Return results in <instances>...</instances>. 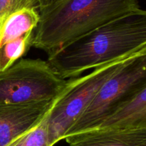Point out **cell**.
I'll list each match as a JSON object with an SVG mask.
<instances>
[{
  "label": "cell",
  "mask_w": 146,
  "mask_h": 146,
  "mask_svg": "<svg viewBox=\"0 0 146 146\" xmlns=\"http://www.w3.org/2000/svg\"><path fill=\"white\" fill-rule=\"evenodd\" d=\"M145 48L146 10L139 8L48 54L47 62L62 78H74Z\"/></svg>",
  "instance_id": "cell-1"
},
{
  "label": "cell",
  "mask_w": 146,
  "mask_h": 146,
  "mask_svg": "<svg viewBox=\"0 0 146 146\" xmlns=\"http://www.w3.org/2000/svg\"><path fill=\"white\" fill-rule=\"evenodd\" d=\"M139 8L138 0H57L39 9L32 46L51 54Z\"/></svg>",
  "instance_id": "cell-2"
},
{
  "label": "cell",
  "mask_w": 146,
  "mask_h": 146,
  "mask_svg": "<svg viewBox=\"0 0 146 146\" xmlns=\"http://www.w3.org/2000/svg\"><path fill=\"white\" fill-rule=\"evenodd\" d=\"M146 88V48L125 59L104 84L66 138L94 129Z\"/></svg>",
  "instance_id": "cell-3"
},
{
  "label": "cell",
  "mask_w": 146,
  "mask_h": 146,
  "mask_svg": "<svg viewBox=\"0 0 146 146\" xmlns=\"http://www.w3.org/2000/svg\"><path fill=\"white\" fill-rule=\"evenodd\" d=\"M68 83L47 61L21 58L0 71V103L26 104L51 101L64 91Z\"/></svg>",
  "instance_id": "cell-4"
},
{
  "label": "cell",
  "mask_w": 146,
  "mask_h": 146,
  "mask_svg": "<svg viewBox=\"0 0 146 146\" xmlns=\"http://www.w3.org/2000/svg\"><path fill=\"white\" fill-rule=\"evenodd\" d=\"M129 57L106 64L93 69L87 75L68 80L67 86L46 116L48 135L53 145L65 139L67 133L91 104L101 87Z\"/></svg>",
  "instance_id": "cell-5"
},
{
  "label": "cell",
  "mask_w": 146,
  "mask_h": 146,
  "mask_svg": "<svg viewBox=\"0 0 146 146\" xmlns=\"http://www.w3.org/2000/svg\"><path fill=\"white\" fill-rule=\"evenodd\" d=\"M57 98L26 104L0 103V146H7L39 124L53 108Z\"/></svg>",
  "instance_id": "cell-6"
},
{
  "label": "cell",
  "mask_w": 146,
  "mask_h": 146,
  "mask_svg": "<svg viewBox=\"0 0 146 146\" xmlns=\"http://www.w3.org/2000/svg\"><path fill=\"white\" fill-rule=\"evenodd\" d=\"M65 139L70 146H146V128L94 129Z\"/></svg>",
  "instance_id": "cell-7"
},
{
  "label": "cell",
  "mask_w": 146,
  "mask_h": 146,
  "mask_svg": "<svg viewBox=\"0 0 146 146\" xmlns=\"http://www.w3.org/2000/svg\"><path fill=\"white\" fill-rule=\"evenodd\" d=\"M135 128H146V88L94 129Z\"/></svg>",
  "instance_id": "cell-8"
},
{
  "label": "cell",
  "mask_w": 146,
  "mask_h": 146,
  "mask_svg": "<svg viewBox=\"0 0 146 146\" xmlns=\"http://www.w3.org/2000/svg\"><path fill=\"white\" fill-rule=\"evenodd\" d=\"M39 18V9L36 7L22 9L11 14L0 25V47L34 33Z\"/></svg>",
  "instance_id": "cell-9"
},
{
  "label": "cell",
  "mask_w": 146,
  "mask_h": 146,
  "mask_svg": "<svg viewBox=\"0 0 146 146\" xmlns=\"http://www.w3.org/2000/svg\"><path fill=\"white\" fill-rule=\"evenodd\" d=\"M46 116L36 126L21 135L7 146H53L48 135Z\"/></svg>",
  "instance_id": "cell-10"
},
{
  "label": "cell",
  "mask_w": 146,
  "mask_h": 146,
  "mask_svg": "<svg viewBox=\"0 0 146 146\" xmlns=\"http://www.w3.org/2000/svg\"><path fill=\"white\" fill-rule=\"evenodd\" d=\"M39 9L37 0H0V25L11 14L24 8Z\"/></svg>",
  "instance_id": "cell-11"
},
{
  "label": "cell",
  "mask_w": 146,
  "mask_h": 146,
  "mask_svg": "<svg viewBox=\"0 0 146 146\" xmlns=\"http://www.w3.org/2000/svg\"><path fill=\"white\" fill-rule=\"evenodd\" d=\"M38 1V7H39L40 9L43 8L44 7H46V6L49 5V4H52L54 1H57V0H37Z\"/></svg>",
  "instance_id": "cell-12"
}]
</instances>
